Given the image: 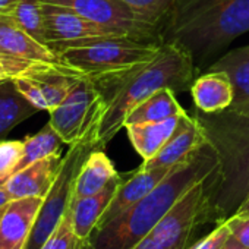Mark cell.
<instances>
[{
  "mask_svg": "<svg viewBox=\"0 0 249 249\" xmlns=\"http://www.w3.org/2000/svg\"><path fill=\"white\" fill-rule=\"evenodd\" d=\"M194 117L218 156V166L207 179V189L208 223L220 224L249 198V113L229 108L204 113L195 108Z\"/></svg>",
  "mask_w": 249,
  "mask_h": 249,
  "instance_id": "3",
  "label": "cell"
},
{
  "mask_svg": "<svg viewBox=\"0 0 249 249\" xmlns=\"http://www.w3.org/2000/svg\"><path fill=\"white\" fill-rule=\"evenodd\" d=\"M24 154V141H0V188L15 173Z\"/></svg>",
  "mask_w": 249,
  "mask_h": 249,
  "instance_id": "27",
  "label": "cell"
},
{
  "mask_svg": "<svg viewBox=\"0 0 249 249\" xmlns=\"http://www.w3.org/2000/svg\"><path fill=\"white\" fill-rule=\"evenodd\" d=\"M18 0H0V17H11Z\"/></svg>",
  "mask_w": 249,
  "mask_h": 249,
  "instance_id": "32",
  "label": "cell"
},
{
  "mask_svg": "<svg viewBox=\"0 0 249 249\" xmlns=\"http://www.w3.org/2000/svg\"><path fill=\"white\" fill-rule=\"evenodd\" d=\"M122 179L123 176L119 175L98 194L84 198H72V202L69 205V213H71L73 230L81 239L87 240L92 234L104 211L111 202Z\"/></svg>",
  "mask_w": 249,
  "mask_h": 249,
  "instance_id": "17",
  "label": "cell"
},
{
  "mask_svg": "<svg viewBox=\"0 0 249 249\" xmlns=\"http://www.w3.org/2000/svg\"><path fill=\"white\" fill-rule=\"evenodd\" d=\"M221 249H249V248H246L245 245H242L237 239H234V237L230 234V237L227 239V242L223 245Z\"/></svg>",
  "mask_w": 249,
  "mask_h": 249,
  "instance_id": "33",
  "label": "cell"
},
{
  "mask_svg": "<svg viewBox=\"0 0 249 249\" xmlns=\"http://www.w3.org/2000/svg\"><path fill=\"white\" fill-rule=\"evenodd\" d=\"M218 166L215 150L205 142L172 172L141 201L114 220L94 229L85 249H131L144 239L170 208L198 182Z\"/></svg>",
  "mask_w": 249,
  "mask_h": 249,
  "instance_id": "2",
  "label": "cell"
},
{
  "mask_svg": "<svg viewBox=\"0 0 249 249\" xmlns=\"http://www.w3.org/2000/svg\"><path fill=\"white\" fill-rule=\"evenodd\" d=\"M117 176L119 173L113 161L104 153V148H95L89 153L76 176L73 198L98 194Z\"/></svg>",
  "mask_w": 249,
  "mask_h": 249,
  "instance_id": "20",
  "label": "cell"
},
{
  "mask_svg": "<svg viewBox=\"0 0 249 249\" xmlns=\"http://www.w3.org/2000/svg\"><path fill=\"white\" fill-rule=\"evenodd\" d=\"M62 154H54L38 160L17 172L3 188L12 199L38 196L44 198L53 186L62 166Z\"/></svg>",
  "mask_w": 249,
  "mask_h": 249,
  "instance_id": "14",
  "label": "cell"
},
{
  "mask_svg": "<svg viewBox=\"0 0 249 249\" xmlns=\"http://www.w3.org/2000/svg\"><path fill=\"white\" fill-rule=\"evenodd\" d=\"M175 167V166H173ZM173 167H157V169H142L141 166L129 175V178L122 179L111 202L104 211L97 227L114 220L122 213L134 207L147 194H150L170 172ZM95 227V229H97Z\"/></svg>",
  "mask_w": 249,
  "mask_h": 249,
  "instance_id": "12",
  "label": "cell"
},
{
  "mask_svg": "<svg viewBox=\"0 0 249 249\" xmlns=\"http://www.w3.org/2000/svg\"><path fill=\"white\" fill-rule=\"evenodd\" d=\"M15 88L18 89V92L30 103L33 104L38 111H49V104L46 101V97L43 95L41 89L38 88V85L30 79V78H15L12 79Z\"/></svg>",
  "mask_w": 249,
  "mask_h": 249,
  "instance_id": "28",
  "label": "cell"
},
{
  "mask_svg": "<svg viewBox=\"0 0 249 249\" xmlns=\"http://www.w3.org/2000/svg\"><path fill=\"white\" fill-rule=\"evenodd\" d=\"M0 54L31 62L60 60L50 47L28 36L11 17H0Z\"/></svg>",
  "mask_w": 249,
  "mask_h": 249,
  "instance_id": "15",
  "label": "cell"
},
{
  "mask_svg": "<svg viewBox=\"0 0 249 249\" xmlns=\"http://www.w3.org/2000/svg\"><path fill=\"white\" fill-rule=\"evenodd\" d=\"M207 179L194 185L159 221L148 236L161 243L166 249H189L195 229L208 223L210 199Z\"/></svg>",
  "mask_w": 249,
  "mask_h": 249,
  "instance_id": "9",
  "label": "cell"
},
{
  "mask_svg": "<svg viewBox=\"0 0 249 249\" xmlns=\"http://www.w3.org/2000/svg\"><path fill=\"white\" fill-rule=\"evenodd\" d=\"M196 71L192 56L185 49L173 43H164L159 54L150 62L91 76L106 103L97 135L98 145L104 148L124 128L129 111L156 91L166 87L176 92L191 91Z\"/></svg>",
  "mask_w": 249,
  "mask_h": 249,
  "instance_id": "1",
  "label": "cell"
},
{
  "mask_svg": "<svg viewBox=\"0 0 249 249\" xmlns=\"http://www.w3.org/2000/svg\"><path fill=\"white\" fill-rule=\"evenodd\" d=\"M87 240L81 239L72 224L69 208L60 223L56 226V229L52 231V234L47 237L44 245L40 249H85Z\"/></svg>",
  "mask_w": 249,
  "mask_h": 249,
  "instance_id": "25",
  "label": "cell"
},
{
  "mask_svg": "<svg viewBox=\"0 0 249 249\" xmlns=\"http://www.w3.org/2000/svg\"><path fill=\"white\" fill-rule=\"evenodd\" d=\"M163 44L126 37H98L62 46L56 54L88 76L129 69L154 59Z\"/></svg>",
  "mask_w": 249,
  "mask_h": 249,
  "instance_id": "5",
  "label": "cell"
},
{
  "mask_svg": "<svg viewBox=\"0 0 249 249\" xmlns=\"http://www.w3.org/2000/svg\"><path fill=\"white\" fill-rule=\"evenodd\" d=\"M43 2L68 8L117 37H126L151 44H164L160 27L144 21L117 0H43Z\"/></svg>",
  "mask_w": 249,
  "mask_h": 249,
  "instance_id": "8",
  "label": "cell"
},
{
  "mask_svg": "<svg viewBox=\"0 0 249 249\" xmlns=\"http://www.w3.org/2000/svg\"><path fill=\"white\" fill-rule=\"evenodd\" d=\"M44 198L12 199L0 218V249H25Z\"/></svg>",
  "mask_w": 249,
  "mask_h": 249,
  "instance_id": "11",
  "label": "cell"
},
{
  "mask_svg": "<svg viewBox=\"0 0 249 249\" xmlns=\"http://www.w3.org/2000/svg\"><path fill=\"white\" fill-rule=\"evenodd\" d=\"M249 31V0H175L161 25L164 43L185 49L196 69Z\"/></svg>",
  "mask_w": 249,
  "mask_h": 249,
  "instance_id": "4",
  "label": "cell"
},
{
  "mask_svg": "<svg viewBox=\"0 0 249 249\" xmlns=\"http://www.w3.org/2000/svg\"><path fill=\"white\" fill-rule=\"evenodd\" d=\"M37 111L38 110L18 92L12 79L0 81V141L17 124Z\"/></svg>",
  "mask_w": 249,
  "mask_h": 249,
  "instance_id": "22",
  "label": "cell"
},
{
  "mask_svg": "<svg viewBox=\"0 0 249 249\" xmlns=\"http://www.w3.org/2000/svg\"><path fill=\"white\" fill-rule=\"evenodd\" d=\"M12 201V196L8 194V191L2 186L0 188V207H3V205H6L8 202H11Z\"/></svg>",
  "mask_w": 249,
  "mask_h": 249,
  "instance_id": "34",
  "label": "cell"
},
{
  "mask_svg": "<svg viewBox=\"0 0 249 249\" xmlns=\"http://www.w3.org/2000/svg\"><path fill=\"white\" fill-rule=\"evenodd\" d=\"M207 142L205 135L194 114L188 111L180 116L179 124L167 141V144L160 150V153L148 161H142V169H157V167H173L188 159L192 153L201 148Z\"/></svg>",
  "mask_w": 249,
  "mask_h": 249,
  "instance_id": "13",
  "label": "cell"
},
{
  "mask_svg": "<svg viewBox=\"0 0 249 249\" xmlns=\"http://www.w3.org/2000/svg\"><path fill=\"white\" fill-rule=\"evenodd\" d=\"M144 21L161 28L175 0H117Z\"/></svg>",
  "mask_w": 249,
  "mask_h": 249,
  "instance_id": "26",
  "label": "cell"
},
{
  "mask_svg": "<svg viewBox=\"0 0 249 249\" xmlns=\"http://www.w3.org/2000/svg\"><path fill=\"white\" fill-rule=\"evenodd\" d=\"M186 110L180 106L176 98V91L173 88H161L156 91L153 95L141 101L137 107H134L126 120L124 126L132 123H147V122H161L170 117H178L185 114Z\"/></svg>",
  "mask_w": 249,
  "mask_h": 249,
  "instance_id": "21",
  "label": "cell"
},
{
  "mask_svg": "<svg viewBox=\"0 0 249 249\" xmlns=\"http://www.w3.org/2000/svg\"><path fill=\"white\" fill-rule=\"evenodd\" d=\"M62 144L63 141L60 140V137L52 128V124L47 123L40 132H37L36 135H30L24 140V154L17 167V172L46 157L60 154Z\"/></svg>",
  "mask_w": 249,
  "mask_h": 249,
  "instance_id": "23",
  "label": "cell"
},
{
  "mask_svg": "<svg viewBox=\"0 0 249 249\" xmlns=\"http://www.w3.org/2000/svg\"><path fill=\"white\" fill-rule=\"evenodd\" d=\"M131 249H166L161 243H159L157 240H154L151 236H145L144 239H141L134 248Z\"/></svg>",
  "mask_w": 249,
  "mask_h": 249,
  "instance_id": "31",
  "label": "cell"
},
{
  "mask_svg": "<svg viewBox=\"0 0 249 249\" xmlns=\"http://www.w3.org/2000/svg\"><path fill=\"white\" fill-rule=\"evenodd\" d=\"M229 237H230V231L227 226L224 223H220L213 231H210L195 245H191L189 249H221Z\"/></svg>",
  "mask_w": 249,
  "mask_h": 249,
  "instance_id": "30",
  "label": "cell"
},
{
  "mask_svg": "<svg viewBox=\"0 0 249 249\" xmlns=\"http://www.w3.org/2000/svg\"><path fill=\"white\" fill-rule=\"evenodd\" d=\"M179 119L180 116L170 117L161 122L132 123L124 126L132 147L141 156L142 161H148L160 153V150L175 134L179 124Z\"/></svg>",
  "mask_w": 249,
  "mask_h": 249,
  "instance_id": "19",
  "label": "cell"
},
{
  "mask_svg": "<svg viewBox=\"0 0 249 249\" xmlns=\"http://www.w3.org/2000/svg\"><path fill=\"white\" fill-rule=\"evenodd\" d=\"M11 18L28 36H31L37 41L47 46L44 12H43L41 0H18V3L15 5L11 14Z\"/></svg>",
  "mask_w": 249,
  "mask_h": 249,
  "instance_id": "24",
  "label": "cell"
},
{
  "mask_svg": "<svg viewBox=\"0 0 249 249\" xmlns=\"http://www.w3.org/2000/svg\"><path fill=\"white\" fill-rule=\"evenodd\" d=\"M104 111V98L92 78L87 75L56 108L49 111V123L63 144L71 147L85 140H97Z\"/></svg>",
  "mask_w": 249,
  "mask_h": 249,
  "instance_id": "6",
  "label": "cell"
},
{
  "mask_svg": "<svg viewBox=\"0 0 249 249\" xmlns=\"http://www.w3.org/2000/svg\"><path fill=\"white\" fill-rule=\"evenodd\" d=\"M207 71L226 72L233 84L234 97L229 110L240 114L249 113V44L230 50L213 62Z\"/></svg>",
  "mask_w": 249,
  "mask_h": 249,
  "instance_id": "18",
  "label": "cell"
},
{
  "mask_svg": "<svg viewBox=\"0 0 249 249\" xmlns=\"http://www.w3.org/2000/svg\"><path fill=\"white\" fill-rule=\"evenodd\" d=\"M5 208H6V205L0 207V218H2V215H3V213H5Z\"/></svg>",
  "mask_w": 249,
  "mask_h": 249,
  "instance_id": "36",
  "label": "cell"
},
{
  "mask_svg": "<svg viewBox=\"0 0 249 249\" xmlns=\"http://www.w3.org/2000/svg\"><path fill=\"white\" fill-rule=\"evenodd\" d=\"M43 12L46 24V41L54 53L62 46L69 43L98 37H117L68 8L43 2Z\"/></svg>",
  "mask_w": 249,
  "mask_h": 249,
  "instance_id": "10",
  "label": "cell"
},
{
  "mask_svg": "<svg viewBox=\"0 0 249 249\" xmlns=\"http://www.w3.org/2000/svg\"><path fill=\"white\" fill-rule=\"evenodd\" d=\"M195 108L204 113H218L233 103L234 89L230 76L223 71H205L191 87Z\"/></svg>",
  "mask_w": 249,
  "mask_h": 249,
  "instance_id": "16",
  "label": "cell"
},
{
  "mask_svg": "<svg viewBox=\"0 0 249 249\" xmlns=\"http://www.w3.org/2000/svg\"><path fill=\"white\" fill-rule=\"evenodd\" d=\"M240 210H248V211H249V198H248V199H246V201L242 204V207H240L237 211H240Z\"/></svg>",
  "mask_w": 249,
  "mask_h": 249,
  "instance_id": "35",
  "label": "cell"
},
{
  "mask_svg": "<svg viewBox=\"0 0 249 249\" xmlns=\"http://www.w3.org/2000/svg\"><path fill=\"white\" fill-rule=\"evenodd\" d=\"M223 223L227 226L230 234L234 239H237L242 245L249 248V211L248 210L236 211Z\"/></svg>",
  "mask_w": 249,
  "mask_h": 249,
  "instance_id": "29",
  "label": "cell"
},
{
  "mask_svg": "<svg viewBox=\"0 0 249 249\" xmlns=\"http://www.w3.org/2000/svg\"><path fill=\"white\" fill-rule=\"evenodd\" d=\"M95 148L101 147L98 145L97 140L92 138L69 147L68 153L62 159V166L57 178L49 194L43 199L25 249H40L47 237L52 234V231L56 229V226L60 223L72 202L76 176L89 153Z\"/></svg>",
  "mask_w": 249,
  "mask_h": 249,
  "instance_id": "7",
  "label": "cell"
}]
</instances>
